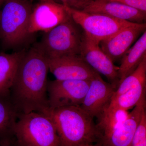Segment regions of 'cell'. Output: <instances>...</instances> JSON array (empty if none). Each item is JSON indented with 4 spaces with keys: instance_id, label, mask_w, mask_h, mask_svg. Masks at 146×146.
Returning a JSON list of instances; mask_svg holds the SVG:
<instances>
[{
    "instance_id": "1",
    "label": "cell",
    "mask_w": 146,
    "mask_h": 146,
    "mask_svg": "<svg viewBox=\"0 0 146 146\" xmlns=\"http://www.w3.org/2000/svg\"><path fill=\"white\" fill-rule=\"evenodd\" d=\"M48 58L36 45L26 51L19 63L9 97L20 114L46 113L48 101Z\"/></svg>"
},
{
    "instance_id": "2",
    "label": "cell",
    "mask_w": 146,
    "mask_h": 146,
    "mask_svg": "<svg viewBox=\"0 0 146 146\" xmlns=\"http://www.w3.org/2000/svg\"><path fill=\"white\" fill-rule=\"evenodd\" d=\"M44 114L52 120L61 146H78L98 142V130L94 118L80 106L49 109Z\"/></svg>"
},
{
    "instance_id": "3",
    "label": "cell",
    "mask_w": 146,
    "mask_h": 146,
    "mask_svg": "<svg viewBox=\"0 0 146 146\" xmlns=\"http://www.w3.org/2000/svg\"><path fill=\"white\" fill-rule=\"evenodd\" d=\"M33 3L30 0L5 1L0 9V39L4 49L21 47L33 35L28 31Z\"/></svg>"
},
{
    "instance_id": "4",
    "label": "cell",
    "mask_w": 146,
    "mask_h": 146,
    "mask_svg": "<svg viewBox=\"0 0 146 146\" xmlns=\"http://www.w3.org/2000/svg\"><path fill=\"white\" fill-rule=\"evenodd\" d=\"M13 136L21 146H61L51 118L41 112L20 114Z\"/></svg>"
},
{
    "instance_id": "5",
    "label": "cell",
    "mask_w": 146,
    "mask_h": 146,
    "mask_svg": "<svg viewBox=\"0 0 146 146\" xmlns=\"http://www.w3.org/2000/svg\"><path fill=\"white\" fill-rule=\"evenodd\" d=\"M72 18L44 33L36 44L48 59L80 55L84 32Z\"/></svg>"
},
{
    "instance_id": "6",
    "label": "cell",
    "mask_w": 146,
    "mask_h": 146,
    "mask_svg": "<svg viewBox=\"0 0 146 146\" xmlns=\"http://www.w3.org/2000/svg\"><path fill=\"white\" fill-rule=\"evenodd\" d=\"M64 4L71 18L83 30L84 34L99 43L134 23L104 14L84 12Z\"/></svg>"
},
{
    "instance_id": "7",
    "label": "cell",
    "mask_w": 146,
    "mask_h": 146,
    "mask_svg": "<svg viewBox=\"0 0 146 146\" xmlns=\"http://www.w3.org/2000/svg\"><path fill=\"white\" fill-rule=\"evenodd\" d=\"M91 81L56 79L48 81L47 92L50 109L80 106L89 89Z\"/></svg>"
},
{
    "instance_id": "8",
    "label": "cell",
    "mask_w": 146,
    "mask_h": 146,
    "mask_svg": "<svg viewBox=\"0 0 146 146\" xmlns=\"http://www.w3.org/2000/svg\"><path fill=\"white\" fill-rule=\"evenodd\" d=\"M71 8L89 13H100L135 23H144L146 12L116 2L103 0H70L62 2Z\"/></svg>"
},
{
    "instance_id": "9",
    "label": "cell",
    "mask_w": 146,
    "mask_h": 146,
    "mask_svg": "<svg viewBox=\"0 0 146 146\" xmlns=\"http://www.w3.org/2000/svg\"><path fill=\"white\" fill-rule=\"evenodd\" d=\"M35 1L29 22V32L31 35L39 31L47 32L71 18L63 3L54 0Z\"/></svg>"
},
{
    "instance_id": "10",
    "label": "cell",
    "mask_w": 146,
    "mask_h": 146,
    "mask_svg": "<svg viewBox=\"0 0 146 146\" xmlns=\"http://www.w3.org/2000/svg\"><path fill=\"white\" fill-rule=\"evenodd\" d=\"M49 69L58 80H91L99 73L91 68L80 55L48 59Z\"/></svg>"
},
{
    "instance_id": "11",
    "label": "cell",
    "mask_w": 146,
    "mask_h": 146,
    "mask_svg": "<svg viewBox=\"0 0 146 146\" xmlns=\"http://www.w3.org/2000/svg\"><path fill=\"white\" fill-rule=\"evenodd\" d=\"M100 43L91 39L84 33L80 55L95 70L104 75L117 89L119 82V67L101 48Z\"/></svg>"
},
{
    "instance_id": "12",
    "label": "cell",
    "mask_w": 146,
    "mask_h": 146,
    "mask_svg": "<svg viewBox=\"0 0 146 146\" xmlns=\"http://www.w3.org/2000/svg\"><path fill=\"white\" fill-rule=\"evenodd\" d=\"M116 90L99 74L91 80L80 107L92 118L98 119L109 106Z\"/></svg>"
},
{
    "instance_id": "13",
    "label": "cell",
    "mask_w": 146,
    "mask_h": 146,
    "mask_svg": "<svg viewBox=\"0 0 146 146\" xmlns=\"http://www.w3.org/2000/svg\"><path fill=\"white\" fill-rule=\"evenodd\" d=\"M146 23H134L100 42L101 48L113 63L116 62L123 57L138 36L146 31Z\"/></svg>"
},
{
    "instance_id": "14",
    "label": "cell",
    "mask_w": 146,
    "mask_h": 146,
    "mask_svg": "<svg viewBox=\"0 0 146 146\" xmlns=\"http://www.w3.org/2000/svg\"><path fill=\"white\" fill-rule=\"evenodd\" d=\"M145 96L143 97L121 125L96 143L101 146H130L143 113L145 111Z\"/></svg>"
},
{
    "instance_id": "15",
    "label": "cell",
    "mask_w": 146,
    "mask_h": 146,
    "mask_svg": "<svg viewBox=\"0 0 146 146\" xmlns=\"http://www.w3.org/2000/svg\"><path fill=\"white\" fill-rule=\"evenodd\" d=\"M25 49L11 54L0 53V96H9L19 63Z\"/></svg>"
},
{
    "instance_id": "16",
    "label": "cell",
    "mask_w": 146,
    "mask_h": 146,
    "mask_svg": "<svg viewBox=\"0 0 146 146\" xmlns=\"http://www.w3.org/2000/svg\"><path fill=\"white\" fill-rule=\"evenodd\" d=\"M146 57V31H145L121 59V63L118 70L119 84L136 70Z\"/></svg>"
},
{
    "instance_id": "17",
    "label": "cell",
    "mask_w": 146,
    "mask_h": 146,
    "mask_svg": "<svg viewBox=\"0 0 146 146\" xmlns=\"http://www.w3.org/2000/svg\"><path fill=\"white\" fill-rule=\"evenodd\" d=\"M129 113L124 110L109 106L98 119V123L96 124L98 132L97 143L109 136L121 125Z\"/></svg>"
},
{
    "instance_id": "18",
    "label": "cell",
    "mask_w": 146,
    "mask_h": 146,
    "mask_svg": "<svg viewBox=\"0 0 146 146\" xmlns=\"http://www.w3.org/2000/svg\"><path fill=\"white\" fill-rule=\"evenodd\" d=\"M10 97L0 96V141L13 136V129L20 115Z\"/></svg>"
},
{
    "instance_id": "19",
    "label": "cell",
    "mask_w": 146,
    "mask_h": 146,
    "mask_svg": "<svg viewBox=\"0 0 146 146\" xmlns=\"http://www.w3.org/2000/svg\"><path fill=\"white\" fill-rule=\"evenodd\" d=\"M146 89V82L140 84L113 98L109 106L127 111L135 107L142 98L145 96Z\"/></svg>"
},
{
    "instance_id": "20",
    "label": "cell",
    "mask_w": 146,
    "mask_h": 146,
    "mask_svg": "<svg viewBox=\"0 0 146 146\" xmlns=\"http://www.w3.org/2000/svg\"><path fill=\"white\" fill-rule=\"evenodd\" d=\"M146 82V57L133 72L120 82L113 95L118 96L140 84Z\"/></svg>"
},
{
    "instance_id": "21",
    "label": "cell",
    "mask_w": 146,
    "mask_h": 146,
    "mask_svg": "<svg viewBox=\"0 0 146 146\" xmlns=\"http://www.w3.org/2000/svg\"><path fill=\"white\" fill-rule=\"evenodd\" d=\"M130 146H146V113H143Z\"/></svg>"
},
{
    "instance_id": "22",
    "label": "cell",
    "mask_w": 146,
    "mask_h": 146,
    "mask_svg": "<svg viewBox=\"0 0 146 146\" xmlns=\"http://www.w3.org/2000/svg\"><path fill=\"white\" fill-rule=\"evenodd\" d=\"M108 1L120 3L140 11L146 12V0H111Z\"/></svg>"
},
{
    "instance_id": "23",
    "label": "cell",
    "mask_w": 146,
    "mask_h": 146,
    "mask_svg": "<svg viewBox=\"0 0 146 146\" xmlns=\"http://www.w3.org/2000/svg\"><path fill=\"white\" fill-rule=\"evenodd\" d=\"M0 146H21L18 143L14 136L3 139L0 141Z\"/></svg>"
},
{
    "instance_id": "24",
    "label": "cell",
    "mask_w": 146,
    "mask_h": 146,
    "mask_svg": "<svg viewBox=\"0 0 146 146\" xmlns=\"http://www.w3.org/2000/svg\"><path fill=\"white\" fill-rule=\"evenodd\" d=\"M78 146H101L99 144L96 143V144H86L81 145Z\"/></svg>"
},
{
    "instance_id": "25",
    "label": "cell",
    "mask_w": 146,
    "mask_h": 146,
    "mask_svg": "<svg viewBox=\"0 0 146 146\" xmlns=\"http://www.w3.org/2000/svg\"><path fill=\"white\" fill-rule=\"evenodd\" d=\"M5 0H0V9Z\"/></svg>"
},
{
    "instance_id": "26",
    "label": "cell",
    "mask_w": 146,
    "mask_h": 146,
    "mask_svg": "<svg viewBox=\"0 0 146 146\" xmlns=\"http://www.w3.org/2000/svg\"><path fill=\"white\" fill-rule=\"evenodd\" d=\"M30 1H31L33 3L35 0H30ZM61 1H62V2H63L66 1H70V0H61Z\"/></svg>"
},
{
    "instance_id": "27",
    "label": "cell",
    "mask_w": 146,
    "mask_h": 146,
    "mask_svg": "<svg viewBox=\"0 0 146 146\" xmlns=\"http://www.w3.org/2000/svg\"><path fill=\"white\" fill-rule=\"evenodd\" d=\"M103 1H110L111 0H103Z\"/></svg>"
}]
</instances>
